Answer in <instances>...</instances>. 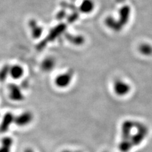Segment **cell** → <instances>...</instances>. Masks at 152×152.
I'll list each match as a JSON object with an SVG mask.
<instances>
[{"label": "cell", "instance_id": "cell-11", "mask_svg": "<svg viewBox=\"0 0 152 152\" xmlns=\"http://www.w3.org/2000/svg\"><path fill=\"white\" fill-rule=\"evenodd\" d=\"M13 145V140L10 137H4L1 140L0 152H10Z\"/></svg>", "mask_w": 152, "mask_h": 152}, {"label": "cell", "instance_id": "cell-13", "mask_svg": "<svg viewBox=\"0 0 152 152\" xmlns=\"http://www.w3.org/2000/svg\"><path fill=\"white\" fill-rule=\"evenodd\" d=\"M10 66L8 65H4L0 69V81H3L9 75Z\"/></svg>", "mask_w": 152, "mask_h": 152}, {"label": "cell", "instance_id": "cell-14", "mask_svg": "<svg viewBox=\"0 0 152 152\" xmlns=\"http://www.w3.org/2000/svg\"><path fill=\"white\" fill-rule=\"evenodd\" d=\"M61 152H80V151H72V150H64Z\"/></svg>", "mask_w": 152, "mask_h": 152}, {"label": "cell", "instance_id": "cell-1", "mask_svg": "<svg viewBox=\"0 0 152 152\" xmlns=\"http://www.w3.org/2000/svg\"><path fill=\"white\" fill-rule=\"evenodd\" d=\"M113 93L118 97H125L129 94L132 89L131 84L126 80L117 79L113 83Z\"/></svg>", "mask_w": 152, "mask_h": 152}, {"label": "cell", "instance_id": "cell-9", "mask_svg": "<svg viewBox=\"0 0 152 152\" xmlns=\"http://www.w3.org/2000/svg\"><path fill=\"white\" fill-rule=\"evenodd\" d=\"M140 54L143 56H150L152 55V45L149 42H141L137 47Z\"/></svg>", "mask_w": 152, "mask_h": 152}, {"label": "cell", "instance_id": "cell-8", "mask_svg": "<svg viewBox=\"0 0 152 152\" xmlns=\"http://www.w3.org/2000/svg\"><path fill=\"white\" fill-rule=\"evenodd\" d=\"M56 65L55 59L52 57H48L42 60L41 64V68L42 71L46 72H49L53 70Z\"/></svg>", "mask_w": 152, "mask_h": 152}, {"label": "cell", "instance_id": "cell-2", "mask_svg": "<svg viewBox=\"0 0 152 152\" xmlns=\"http://www.w3.org/2000/svg\"><path fill=\"white\" fill-rule=\"evenodd\" d=\"M74 77L72 71H66L65 72L58 74L55 79L54 83L58 88H66L71 84Z\"/></svg>", "mask_w": 152, "mask_h": 152}, {"label": "cell", "instance_id": "cell-4", "mask_svg": "<svg viewBox=\"0 0 152 152\" xmlns=\"http://www.w3.org/2000/svg\"><path fill=\"white\" fill-rule=\"evenodd\" d=\"M9 98L13 102H21L24 99V96L21 91L20 87L16 84H12L8 86Z\"/></svg>", "mask_w": 152, "mask_h": 152}, {"label": "cell", "instance_id": "cell-15", "mask_svg": "<svg viewBox=\"0 0 152 152\" xmlns=\"http://www.w3.org/2000/svg\"><path fill=\"white\" fill-rule=\"evenodd\" d=\"M24 152H34V151L31 148H27L26 150H25Z\"/></svg>", "mask_w": 152, "mask_h": 152}, {"label": "cell", "instance_id": "cell-10", "mask_svg": "<svg viewBox=\"0 0 152 152\" xmlns=\"http://www.w3.org/2000/svg\"><path fill=\"white\" fill-rule=\"evenodd\" d=\"M105 23L108 28H110L113 31L118 32L121 31L123 28V27L121 25L118 20H116L113 17H107L105 20Z\"/></svg>", "mask_w": 152, "mask_h": 152}, {"label": "cell", "instance_id": "cell-6", "mask_svg": "<svg viewBox=\"0 0 152 152\" xmlns=\"http://www.w3.org/2000/svg\"><path fill=\"white\" fill-rule=\"evenodd\" d=\"M24 69L20 65L14 64L10 66L9 76H10L13 79L18 80L22 78L23 74H24Z\"/></svg>", "mask_w": 152, "mask_h": 152}, {"label": "cell", "instance_id": "cell-5", "mask_svg": "<svg viewBox=\"0 0 152 152\" xmlns=\"http://www.w3.org/2000/svg\"><path fill=\"white\" fill-rule=\"evenodd\" d=\"M131 9L129 6L125 5L121 8L119 10V17H118V21L119 22L121 25L123 27L129 22L131 17Z\"/></svg>", "mask_w": 152, "mask_h": 152}, {"label": "cell", "instance_id": "cell-7", "mask_svg": "<svg viewBox=\"0 0 152 152\" xmlns=\"http://www.w3.org/2000/svg\"><path fill=\"white\" fill-rule=\"evenodd\" d=\"M14 117L15 116L12 113L8 112L4 114L1 124H0V132H5L8 131L12 124L14 123Z\"/></svg>", "mask_w": 152, "mask_h": 152}, {"label": "cell", "instance_id": "cell-3", "mask_svg": "<svg viewBox=\"0 0 152 152\" xmlns=\"http://www.w3.org/2000/svg\"><path fill=\"white\" fill-rule=\"evenodd\" d=\"M34 115L29 111L23 112L14 117V123L19 127H25L32 122Z\"/></svg>", "mask_w": 152, "mask_h": 152}, {"label": "cell", "instance_id": "cell-12", "mask_svg": "<svg viewBox=\"0 0 152 152\" xmlns=\"http://www.w3.org/2000/svg\"><path fill=\"white\" fill-rule=\"evenodd\" d=\"M94 8V4L92 1L87 0L86 2L83 4L80 7V11H82L83 13H89L93 11Z\"/></svg>", "mask_w": 152, "mask_h": 152}]
</instances>
